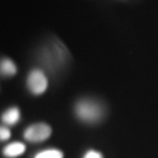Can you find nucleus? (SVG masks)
Masks as SVG:
<instances>
[{"mask_svg": "<svg viewBox=\"0 0 158 158\" xmlns=\"http://www.w3.org/2000/svg\"><path fill=\"white\" fill-rule=\"evenodd\" d=\"M52 135V128L46 123H36L28 127L23 132L25 139L33 143L44 142Z\"/></svg>", "mask_w": 158, "mask_h": 158, "instance_id": "f257e3e1", "label": "nucleus"}, {"mask_svg": "<svg viewBox=\"0 0 158 158\" xmlns=\"http://www.w3.org/2000/svg\"><path fill=\"white\" fill-rule=\"evenodd\" d=\"M76 113L80 118L87 122H94L101 116V110L100 107L89 101H82L80 102L76 107Z\"/></svg>", "mask_w": 158, "mask_h": 158, "instance_id": "f03ea898", "label": "nucleus"}, {"mask_svg": "<svg viewBox=\"0 0 158 158\" xmlns=\"http://www.w3.org/2000/svg\"><path fill=\"white\" fill-rule=\"evenodd\" d=\"M47 79H46L45 74L41 70H33L31 72L27 79V85L28 89L34 95H41L42 93H45L47 89Z\"/></svg>", "mask_w": 158, "mask_h": 158, "instance_id": "7ed1b4c3", "label": "nucleus"}, {"mask_svg": "<svg viewBox=\"0 0 158 158\" xmlns=\"http://www.w3.org/2000/svg\"><path fill=\"white\" fill-rule=\"evenodd\" d=\"M25 150H26L25 144L20 143V142H14V143L8 144V145L4 149V155L8 158H14V157L20 156V155H23V153L25 152Z\"/></svg>", "mask_w": 158, "mask_h": 158, "instance_id": "20e7f679", "label": "nucleus"}, {"mask_svg": "<svg viewBox=\"0 0 158 158\" xmlns=\"http://www.w3.org/2000/svg\"><path fill=\"white\" fill-rule=\"evenodd\" d=\"M20 118V113L18 108H10L2 116V121L7 124H15Z\"/></svg>", "mask_w": 158, "mask_h": 158, "instance_id": "39448f33", "label": "nucleus"}, {"mask_svg": "<svg viewBox=\"0 0 158 158\" xmlns=\"http://www.w3.org/2000/svg\"><path fill=\"white\" fill-rule=\"evenodd\" d=\"M17 73V67L15 64L12 62L8 59H4L1 61V74L2 75H7V76H12Z\"/></svg>", "mask_w": 158, "mask_h": 158, "instance_id": "423d86ee", "label": "nucleus"}, {"mask_svg": "<svg viewBox=\"0 0 158 158\" xmlns=\"http://www.w3.org/2000/svg\"><path fill=\"white\" fill-rule=\"evenodd\" d=\"M34 158H63V153L60 150H45L39 152Z\"/></svg>", "mask_w": 158, "mask_h": 158, "instance_id": "0eeeda50", "label": "nucleus"}, {"mask_svg": "<svg viewBox=\"0 0 158 158\" xmlns=\"http://www.w3.org/2000/svg\"><path fill=\"white\" fill-rule=\"evenodd\" d=\"M10 136H11L10 130L7 129V128H5V127H1V129H0V138H1V141L8 139Z\"/></svg>", "mask_w": 158, "mask_h": 158, "instance_id": "6e6552de", "label": "nucleus"}, {"mask_svg": "<svg viewBox=\"0 0 158 158\" xmlns=\"http://www.w3.org/2000/svg\"><path fill=\"white\" fill-rule=\"evenodd\" d=\"M83 158H103V156L101 155V152H97V151H94V150H90L85 155Z\"/></svg>", "mask_w": 158, "mask_h": 158, "instance_id": "1a4fd4ad", "label": "nucleus"}]
</instances>
